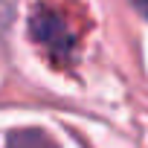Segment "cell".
<instances>
[{
    "instance_id": "7a4b0ae2",
    "label": "cell",
    "mask_w": 148,
    "mask_h": 148,
    "mask_svg": "<svg viewBox=\"0 0 148 148\" xmlns=\"http://www.w3.org/2000/svg\"><path fill=\"white\" fill-rule=\"evenodd\" d=\"M6 148H58V145L41 128H21L6 136Z\"/></svg>"
},
{
    "instance_id": "6da1fadb",
    "label": "cell",
    "mask_w": 148,
    "mask_h": 148,
    "mask_svg": "<svg viewBox=\"0 0 148 148\" xmlns=\"http://www.w3.org/2000/svg\"><path fill=\"white\" fill-rule=\"evenodd\" d=\"M29 35L55 58V61H67L73 55V47H76V41H73V32L67 29V23L49 12V9H35L29 15Z\"/></svg>"
},
{
    "instance_id": "3957f363",
    "label": "cell",
    "mask_w": 148,
    "mask_h": 148,
    "mask_svg": "<svg viewBox=\"0 0 148 148\" xmlns=\"http://www.w3.org/2000/svg\"><path fill=\"white\" fill-rule=\"evenodd\" d=\"M134 6H136V12H139V15H145V18H148V0H134Z\"/></svg>"
}]
</instances>
